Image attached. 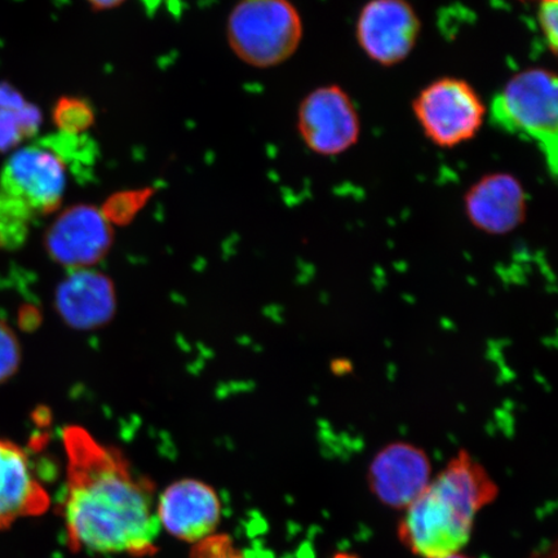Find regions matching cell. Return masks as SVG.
Wrapping results in <instances>:
<instances>
[{
    "instance_id": "11",
    "label": "cell",
    "mask_w": 558,
    "mask_h": 558,
    "mask_svg": "<svg viewBox=\"0 0 558 558\" xmlns=\"http://www.w3.org/2000/svg\"><path fill=\"white\" fill-rule=\"evenodd\" d=\"M157 515L174 538L198 543L218 529L221 504L211 486L198 480H180L160 495Z\"/></svg>"
},
{
    "instance_id": "10",
    "label": "cell",
    "mask_w": 558,
    "mask_h": 558,
    "mask_svg": "<svg viewBox=\"0 0 558 558\" xmlns=\"http://www.w3.org/2000/svg\"><path fill=\"white\" fill-rule=\"evenodd\" d=\"M527 209L525 187L507 172L485 174L464 195L466 220L487 235L511 234L526 221Z\"/></svg>"
},
{
    "instance_id": "4",
    "label": "cell",
    "mask_w": 558,
    "mask_h": 558,
    "mask_svg": "<svg viewBox=\"0 0 558 558\" xmlns=\"http://www.w3.org/2000/svg\"><path fill=\"white\" fill-rule=\"evenodd\" d=\"M557 76L544 68H529L508 80L495 95L492 120L498 128L538 146L548 170L557 174Z\"/></svg>"
},
{
    "instance_id": "20",
    "label": "cell",
    "mask_w": 558,
    "mask_h": 558,
    "mask_svg": "<svg viewBox=\"0 0 558 558\" xmlns=\"http://www.w3.org/2000/svg\"><path fill=\"white\" fill-rule=\"evenodd\" d=\"M331 558H360V556L351 553H338L335 554Z\"/></svg>"
},
{
    "instance_id": "15",
    "label": "cell",
    "mask_w": 558,
    "mask_h": 558,
    "mask_svg": "<svg viewBox=\"0 0 558 558\" xmlns=\"http://www.w3.org/2000/svg\"><path fill=\"white\" fill-rule=\"evenodd\" d=\"M96 121L94 105L85 97L61 96L53 104L52 122L61 135L80 136Z\"/></svg>"
},
{
    "instance_id": "7",
    "label": "cell",
    "mask_w": 558,
    "mask_h": 558,
    "mask_svg": "<svg viewBox=\"0 0 558 558\" xmlns=\"http://www.w3.org/2000/svg\"><path fill=\"white\" fill-rule=\"evenodd\" d=\"M298 130L313 153L337 157L359 143V110L344 88L338 85L318 87L300 104Z\"/></svg>"
},
{
    "instance_id": "3",
    "label": "cell",
    "mask_w": 558,
    "mask_h": 558,
    "mask_svg": "<svg viewBox=\"0 0 558 558\" xmlns=\"http://www.w3.org/2000/svg\"><path fill=\"white\" fill-rule=\"evenodd\" d=\"M66 181L68 159L52 138L13 150L0 171V227L29 234L35 219L58 211Z\"/></svg>"
},
{
    "instance_id": "23",
    "label": "cell",
    "mask_w": 558,
    "mask_h": 558,
    "mask_svg": "<svg viewBox=\"0 0 558 558\" xmlns=\"http://www.w3.org/2000/svg\"><path fill=\"white\" fill-rule=\"evenodd\" d=\"M542 2H546V3H557V0H541V3Z\"/></svg>"
},
{
    "instance_id": "18",
    "label": "cell",
    "mask_w": 558,
    "mask_h": 558,
    "mask_svg": "<svg viewBox=\"0 0 558 558\" xmlns=\"http://www.w3.org/2000/svg\"><path fill=\"white\" fill-rule=\"evenodd\" d=\"M538 23L544 40L554 54L558 45V9L557 3L542 2L538 11Z\"/></svg>"
},
{
    "instance_id": "16",
    "label": "cell",
    "mask_w": 558,
    "mask_h": 558,
    "mask_svg": "<svg viewBox=\"0 0 558 558\" xmlns=\"http://www.w3.org/2000/svg\"><path fill=\"white\" fill-rule=\"evenodd\" d=\"M21 348L16 335L0 320V384L17 372Z\"/></svg>"
},
{
    "instance_id": "17",
    "label": "cell",
    "mask_w": 558,
    "mask_h": 558,
    "mask_svg": "<svg viewBox=\"0 0 558 558\" xmlns=\"http://www.w3.org/2000/svg\"><path fill=\"white\" fill-rule=\"evenodd\" d=\"M191 558H246L228 535H213L195 544Z\"/></svg>"
},
{
    "instance_id": "8",
    "label": "cell",
    "mask_w": 558,
    "mask_h": 558,
    "mask_svg": "<svg viewBox=\"0 0 558 558\" xmlns=\"http://www.w3.org/2000/svg\"><path fill=\"white\" fill-rule=\"evenodd\" d=\"M421 33V17L408 0H368L355 23V39L362 52L387 68L409 58Z\"/></svg>"
},
{
    "instance_id": "22",
    "label": "cell",
    "mask_w": 558,
    "mask_h": 558,
    "mask_svg": "<svg viewBox=\"0 0 558 558\" xmlns=\"http://www.w3.org/2000/svg\"><path fill=\"white\" fill-rule=\"evenodd\" d=\"M553 548L550 549H546L544 550V553H539L538 555H536L535 557H532V558H549V554H550V550H553ZM553 558H555V555L553 556Z\"/></svg>"
},
{
    "instance_id": "9",
    "label": "cell",
    "mask_w": 558,
    "mask_h": 558,
    "mask_svg": "<svg viewBox=\"0 0 558 558\" xmlns=\"http://www.w3.org/2000/svg\"><path fill=\"white\" fill-rule=\"evenodd\" d=\"M434 478L429 453L422 446L397 439L381 446L368 463L369 493L384 507L404 511Z\"/></svg>"
},
{
    "instance_id": "13",
    "label": "cell",
    "mask_w": 558,
    "mask_h": 558,
    "mask_svg": "<svg viewBox=\"0 0 558 558\" xmlns=\"http://www.w3.org/2000/svg\"><path fill=\"white\" fill-rule=\"evenodd\" d=\"M110 229L105 215L93 206L65 209L47 233V247L56 259H89L108 246Z\"/></svg>"
},
{
    "instance_id": "12",
    "label": "cell",
    "mask_w": 558,
    "mask_h": 558,
    "mask_svg": "<svg viewBox=\"0 0 558 558\" xmlns=\"http://www.w3.org/2000/svg\"><path fill=\"white\" fill-rule=\"evenodd\" d=\"M50 506V495L35 476L27 453L0 438V530L44 514Z\"/></svg>"
},
{
    "instance_id": "14",
    "label": "cell",
    "mask_w": 558,
    "mask_h": 558,
    "mask_svg": "<svg viewBox=\"0 0 558 558\" xmlns=\"http://www.w3.org/2000/svg\"><path fill=\"white\" fill-rule=\"evenodd\" d=\"M41 113L11 83L0 82V153L16 150L39 131Z\"/></svg>"
},
{
    "instance_id": "2",
    "label": "cell",
    "mask_w": 558,
    "mask_h": 558,
    "mask_svg": "<svg viewBox=\"0 0 558 558\" xmlns=\"http://www.w3.org/2000/svg\"><path fill=\"white\" fill-rule=\"evenodd\" d=\"M498 497L499 486L486 466L469 450H459L404 509L397 536L422 558L463 553L477 514Z\"/></svg>"
},
{
    "instance_id": "6",
    "label": "cell",
    "mask_w": 558,
    "mask_h": 558,
    "mask_svg": "<svg viewBox=\"0 0 558 558\" xmlns=\"http://www.w3.org/2000/svg\"><path fill=\"white\" fill-rule=\"evenodd\" d=\"M414 116L424 135L442 149L470 142L483 128L487 108L480 94L457 76H442L417 94Z\"/></svg>"
},
{
    "instance_id": "21",
    "label": "cell",
    "mask_w": 558,
    "mask_h": 558,
    "mask_svg": "<svg viewBox=\"0 0 558 558\" xmlns=\"http://www.w3.org/2000/svg\"><path fill=\"white\" fill-rule=\"evenodd\" d=\"M439 558H473L469 555H465L463 553H458V554H453V555H449V556H445V557H439Z\"/></svg>"
},
{
    "instance_id": "1",
    "label": "cell",
    "mask_w": 558,
    "mask_h": 558,
    "mask_svg": "<svg viewBox=\"0 0 558 558\" xmlns=\"http://www.w3.org/2000/svg\"><path fill=\"white\" fill-rule=\"evenodd\" d=\"M68 481L62 518L74 553L156 554L160 522L155 485L136 477L122 453L80 427L64 432Z\"/></svg>"
},
{
    "instance_id": "5",
    "label": "cell",
    "mask_w": 558,
    "mask_h": 558,
    "mask_svg": "<svg viewBox=\"0 0 558 558\" xmlns=\"http://www.w3.org/2000/svg\"><path fill=\"white\" fill-rule=\"evenodd\" d=\"M303 35L302 15L290 0H239L227 21L230 50L256 69L276 68L290 60Z\"/></svg>"
},
{
    "instance_id": "19",
    "label": "cell",
    "mask_w": 558,
    "mask_h": 558,
    "mask_svg": "<svg viewBox=\"0 0 558 558\" xmlns=\"http://www.w3.org/2000/svg\"><path fill=\"white\" fill-rule=\"evenodd\" d=\"M90 9L94 11H110L121 7L128 0H86Z\"/></svg>"
}]
</instances>
